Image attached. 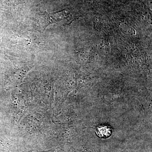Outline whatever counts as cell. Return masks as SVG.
<instances>
[{"instance_id": "cell-3", "label": "cell", "mask_w": 152, "mask_h": 152, "mask_svg": "<svg viewBox=\"0 0 152 152\" xmlns=\"http://www.w3.org/2000/svg\"><path fill=\"white\" fill-rule=\"evenodd\" d=\"M8 7L11 9H18L23 4V0H2Z\"/></svg>"}, {"instance_id": "cell-2", "label": "cell", "mask_w": 152, "mask_h": 152, "mask_svg": "<svg viewBox=\"0 0 152 152\" xmlns=\"http://www.w3.org/2000/svg\"><path fill=\"white\" fill-rule=\"evenodd\" d=\"M96 133L100 138L106 139L110 137L112 134L111 129L107 126H99L96 129Z\"/></svg>"}, {"instance_id": "cell-1", "label": "cell", "mask_w": 152, "mask_h": 152, "mask_svg": "<svg viewBox=\"0 0 152 152\" xmlns=\"http://www.w3.org/2000/svg\"><path fill=\"white\" fill-rule=\"evenodd\" d=\"M72 19L70 14L66 10L55 13L45 12L39 17V24L42 31L52 24H68L71 23Z\"/></svg>"}]
</instances>
